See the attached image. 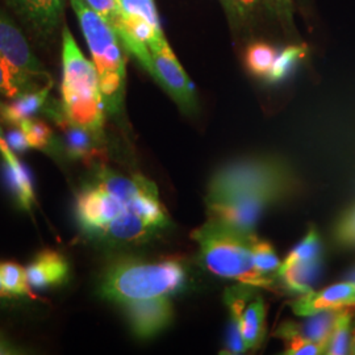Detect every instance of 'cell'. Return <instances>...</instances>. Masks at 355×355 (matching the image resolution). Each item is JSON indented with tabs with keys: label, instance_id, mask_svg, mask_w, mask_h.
I'll use <instances>...</instances> for the list:
<instances>
[{
	"label": "cell",
	"instance_id": "12",
	"mask_svg": "<svg viewBox=\"0 0 355 355\" xmlns=\"http://www.w3.org/2000/svg\"><path fill=\"white\" fill-rule=\"evenodd\" d=\"M38 37H51L60 26L64 10V0H7Z\"/></svg>",
	"mask_w": 355,
	"mask_h": 355
},
{
	"label": "cell",
	"instance_id": "29",
	"mask_svg": "<svg viewBox=\"0 0 355 355\" xmlns=\"http://www.w3.org/2000/svg\"><path fill=\"white\" fill-rule=\"evenodd\" d=\"M334 239L345 248H355V204L338 218L334 228Z\"/></svg>",
	"mask_w": 355,
	"mask_h": 355
},
{
	"label": "cell",
	"instance_id": "27",
	"mask_svg": "<svg viewBox=\"0 0 355 355\" xmlns=\"http://www.w3.org/2000/svg\"><path fill=\"white\" fill-rule=\"evenodd\" d=\"M254 263L258 271L268 278L274 277L280 267V261L274 248L266 241L257 237L254 242Z\"/></svg>",
	"mask_w": 355,
	"mask_h": 355
},
{
	"label": "cell",
	"instance_id": "7",
	"mask_svg": "<svg viewBox=\"0 0 355 355\" xmlns=\"http://www.w3.org/2000/svg\"><path fill=\"white\" fill-rule=\"evenodd\" d=\"M150 64L148 71L167 91V94L186 111L196 107L195 89L190 78L178 62L175 54L168 46L166 38L158 40L149 48Z\"/></svg>",
	"mask_w": 355,
	"mask_h": 355
},
{
	"label": "cell",
	"instance_id": "21",
	"mask_svg": "<svg viewBox=\"0 0 355 355\" xmlns=\"http://www.w3.org/2000/svg\"><path fill=\"white\" fill-rule=\"evenodd\" d=\"M318 259H322V243L318 230L311 228L304 239L292 249L290 254L286 257V259L280 263L279 270H284L296 263L311 262Z\"/></svg>",
	"mask_w": 355,
	"mask_h": 355
},
{
	"label": "cell",
	"instance_id": "20",
	"mask_svg": "<svg viewBox=\"0 0 355 355\" xmlns=\"http://www.w3.org/2000/svg\"><path fill=\"white\" fill-rule=\"evenodd\" d=\"M355 316V306L343 308L334 321V327L327 345L325 354L345 355L350 354V341H352V328L353 318Z\"/></svg>",
	"mask_w": 355,
	"mask_h": 355
},
{
	"label": "cell",
	"instance_id": "8",
	"mask_svg": "<svg viewBox=\"0 0 355 355\" xmlns=\"http://www.w3.org/2000/svg\"><path fill=\"white\" fill-rule=\"evenodd\" d=\"M245 290H230L225 295L229 312L239 321L242 340L248 350L258 349L266 334V308L261 296Z\"/></svg>",
	"mask_w": 355,
	"mask_h": 355
},
{
	"label": "cell",
	"instance_id": "11",
	"mask_svg": "<svg viewBox=\"0 0 355 355\" xmlns=\"http://www.w3.org/2000/svg\"><path fill=\"white\" fill-rule=\"evenodd\" d=\"M349 306H355V284L347 280L320 291L303 293L291 303L292 312L300 318L322 311H341Z\"/></svg>",
	"mask_w": 355,
	"mask_h": 355
},
{
	"label": "cell",
	"instance_id": "23",
	"mask_svg": "<svg viewBox=\"0 0 355 355\" xmlns=\"http://www.w3.org/2000/svg\"><path fill=\"white\" fill-rule=\"evenodd\" d=\"M277 54V51L266 42H254L246 49L245 64L254 76L266 78L275 61Z\"/></svg>",
	"mask_w": 355,
	"mask_h": 355
},
{
	"label": "cell",
	"instance_id": "18",
	"mask_svg": "<svg viewBox=\"0 0 355 355\" xmlns=\"http://www.w3.org/2000/svg\"><path fill=\"white\" fill-rule=\"evenodd\" d=\"M4 177L19 207L24 211H32L36 200L29 170L21 162H17L16 165L4 162Z\"/></svg>",
	"mask_w": 355,
	"mask_h": 355
},
{
	"label": "cell",
	"instance_id": "16",
	"mask_svg": "<svg viewBox=\"0 0 355 355\" xmlns=\"http://www.w3.org/2000/svg\"><path fill=\"white\" fill-rule=\"evenodd\" d=\"M338 312L340 311H322L315 315L306 316V320L300 324L288 321L282 324V327L304 337L306 340H311L313 343L325 346V350H327V345L329 341L330 334Z\"/></svg>",
	"mask_w": 355,
	"mask_h": 355
},
{
	"label": "cell",
	"instance_id": "33",
	"mask_svg": "<svg viewBox=\"0 0 355 355\" xmlns=\"http://www.w3.org/2000/svg\"><path fill=\"white\" fill-rule=\"evenodd\" d=\"M0 155L3 157V161L8 165H16L19 162V159L13 154L12 149L8 146L6 137L3 136L1 128H0Z\"/></svg>",
	"mask_w": 355,
	"mask_h": 355
},
{
	"label": "cell",
	"instance_id": "36",
	"mask_svg": "<svg viewBox=\"0 0 355 355\" xmlns=\"http://www.w3.org/2000/svg\"><path fill=\"white\" fill-rule=\"evenodd\" d=\"M346 280H347V282H352V283H354L355 284V267L353 270H350V272H349L347 277H346Z\"/></svg>",
	"mask_w": 355,
	"mask_h": 355
},
{
	"label": "cell",
	"instance_id": "9",
	"mask_svg": "<svg viewBox=\"0 0 355 355\" xmlns=\"http://www.w3.org/2000/svg\"><path fill=\"white\" fill-rule=\"evenodd\" d=\"M0 54L26 76L36 80H51L21 29L3 10H0Z\"/></svg>",
	"mask_w": 355,
	"mask_h": 355
},
{
	"label": "cell",
	"instance_id": "22",
	"mask_svg": "<svg viewBox=\"0 0 355 355\" xmlns=\"http://www.w3.org/2000/svg\"><path fill=\"white\" fill-rule=\"evenodd\" d=\"M306 54L305 45H293L280 51L275 57V61L266 79L271 83H278L292 74L295 67L304 58Z\"/></svg>",
	"mask_w": 355,
	"mask_h": 355
},
{
	"label": "cell",
	"instance_id": "15",
	"mask_svg": "<svg viewBox=\"0 0 355 355\" xmlns=\"http://www.w3.org/2000/svg\"><path fill=\"white\" fill-rule=\"evenodd\" d=\"M53 82H48L42 89L40 87L33 91L15 98V101L8 104H0V114L3 119L13 127H19L21 121L31 119L44 107L49 96Z\"/></svg>",
	"mask_w": 355,
	"mask_h": 355
},
{
	"label": "cell",
	"instance_id": "6",
	"mask_svg": "<svg viewBox=\"0 0 355 355\" xmlns=\"http://www.w3.org/2000/svg\"><path fill=\"white\" fill-rule=\"evenodd\" d=\"M94 64L98 70L105 108L116 112L120 108L125 83V61L112 26L92 11L83 0H70Z\"/></svg>",
	"mask_w": 355,
	"mask_h": 355
},
{
	"label": "cell",
	"instance_id": "26",
	"mask_svg": "<svg viewBox=\"0 0 355 355\" xmlns=\"http://www.w3.org/2000/svg\"><path fill=\"white\" fill-rule=\"evenodd\" d=\"M19 128L26 135L31 148L37 150H48L53 145V132L48 124L37 119H26L20 123Z\"/></svg>",
	"mask_w": 355,
	"mask_h": 355
},
{
	"label": "cell",
	"instance_id": "4",
	"mask_svg": "<svg viewBox=\"0 0 355 355\" xmlns=\"http://www.w3.org/2000/svg\"><path fill=\"white\" fill-rule=\"evenodd\" d=\"M62 114L74 125L102 135L105 103L98 70L83 55L70 29L62 32Z\"/></svg>",
	"mask_w": 355,
	"mask_h": 355
},
{
	"label": "cell",
	"instance_id": "5",
	"mask_svg": "<svg viewBox=\"0 0 355 355\" xmlns=\"http://www.w3.org/2000/svg\"><path fill=\"white\" fill-rule=\"evenodd\" d=\"M290 170L274 159H246L218 170L209 182L205 203L230 199L280 202L292 191Z\"/></svg>",
	"mask_w": 355,
	"mask_h": 355
},
{
	"label": "cell",
	"instance_id": "13",
	"mask_svg": "<svg viewBox=\"0 0 355 355\" xmlns=\"http://www.w3.org/2000/svg\"><path fill=\"white\" fill-rule=\"evenodd\" d=\"M26 270L28 284L32 290L61 287L70 278L69 262L55 250H42Z\"/></svg>",
	"mask_w": 355,
	"mask_h": 355
},
{
	"label": "cell",
	"instance_id": "37",
	"mask_svg": "<svg viewBox=\"0 0 355 355\" xmlns=\"http://www.w3.org/2000/svg\"><path fill=\"white\" fill-rule=\"evenodd\" d=\"M240 3L243 6H252L254 3V0H240Z\"/></svg>",
	"mask_w": 355,
	"mask_h": 355
},
{
	"label": "cell",
	"instance_id": "34",
	"mask_svg": "<svg viewBox=\"0 0 355 355\" xmlns=\"http://www.w3.org/2000/svg\"><path fill=\"white\" fill-rule=\"evenodd\" d=\"M16 302H19V297L13 296L10 292L4 288V286L0 282V308L1 306H11Z\"/></svg>",
	"mask_w": 355,
	"mask_h": 355
},
{
	"label": "cell",
	"instance_id": "35",
	"mask_svg": "<svg viewBox=\"0 0 355 355\" xmlns=\"http://www.w3.org/2000/svg\"><path fill=\"white\" fill-rule=\"evenodd\" d=\"M350 354L355 355V321L352 328V341H350Z\"/></svg>",
	"mask_w": 355,
	"mask_h": 355
},
{
	"label": "cell",
	"instance_id": "32",
	"mask_svg": "<svg viewBox=\"0 0 355 355\" xmlns=\"http://www.w3.org/2000/svg\"><path fill=\"white\" fill-rule=\"evenodd\" d=\"M24 353L26 352H23L21 347L15 345L8 337H6L0 331V355L24 354Z\"/></svg>",
	"mask_w": 355,
	"mask_h": 355
},
{
	"label": "cell",
	"instance_id": "3",
	"mask_svg": "<svg viewBox=\"0 0 355 355\" xmlns=\"http://www.w3.org/2000/svg\"><path fill=\"white\" fill-rule=\"evenodd\" d=\"M192 239L199 245L200 262L209 272L250 287L267 288L272 284V278L261 274L254 263V232L208 218L192 233Z\"/></svg>",
	"mask_w": 355,
	"mask_h": 355
},
{
	"label": "cell",
	"instance_id": "19",
	"mask_svg": "<svg viewBox=\"0 0 355 355\" xmlns=\"http://www.w3.org/2000/svg\"><path fill=\"white\" fill-rule=\"evenodd\" d=\"M40 89L36 79L26 76L0 54V95L15 99L28 91Z\"/></svg>",
	"mask_w": 355,
	"mask_h": 355
},
{
	"label": "cell",
	"instance_id": "28",
	"mask_svg": "<svg viewBox=\"0 0 355 355\" xmlns=\"http://www.w3.org/2000/svg\"><path fill=\"white\" fill-rule=\"evenodd\" d=\"M121 12L124 15L140 16L157 28H161L154 0H119Z\"/></svg>",
	"mask_w": 355,
	"mask_h": 355
},
{
	"label": "cell",
	"instance_id": "2",
	"mask_svg": "<svg viewBox=\"0 0 355 355\" xmlns=\"http://www.w3.org/2000/svg\"><path fill=\"white\" fill-rule=\"evenodd\" d=\"M186 283V267L178 259L120 258L104 270L99 295L121 306L148 299L171 297L183 290Z\"/></svg>",
	"mask_w": 355,
	"mask_h": 355
},
{
	"label": "cell",
	"instance_id": "10",
	"mask_svg": "<svg viewBox=\"0 0 355 355\" xmlns=\"http://www.w3.org/2000/svg\"><path fill=\"white\" fill-rule=\"evenodd\" d=\"M133 334L149 340L165 330L174 316L171 297H157L121 305Z\"/></svg>",
	"mask_w": 355,
	"mask_h": 355
},
{
	"label": "cell",
	"instance_id": "17",
	"mask_svg": "<svg viewBox=\"0 0 355 355\" xmlns=\"http://www.w3.org/2000/svg\"><path fill=\"white\" fill-rule=\"evenodd\" d=\"M321 268L322 259H318L311 262L296 263L284 270H279L277 275L282 279L283 286L288 291L303 295L313 290V286L318 283L321 275Z\"/></svg>",
	"mask_w": 355,
	"mask_h": 355
},
{
	"label": "cell",
	"instance_id": "24",
	"mask_svg": "<svg viewBox=\"0 0 355 355\" xmlns=\"http://www.w3.org/2000/svg\"><path fill=\"white\" fill-rule=\"evenodd\" d=\"M0 282L16 297H32L26 270L15 262H0Z\"/></svg>",
	"mask_w": 355,
	"mask_h": 355
},
{
	"label": "cell",
	"instance_id": "14",
	"mask_svg": "<svg viewBox=\"0 0 355 355\" xmlns=\"http://www.w3.org/2000/svg\"><path fill=\"white\" fill-rule=\"evenodd\" d=\"M54 119L57 120L58 125L64 132L62 148L64 153L79 161H94L102 153L101 148V137L102 135L95 133L86 128L78 127L71 124L64 114L62 110L58 114H54Z\"/></svg>",
	"mask_w": 355,
	"mask_h": 355
},
{
	"label": "cell",
	"instance_id": "25",
	"mask_svg": "<svg viewBox=\"0 0 355 355\" xmlns=\"http://www.w3.org/2000/svg\"><path fill=\"white\" fill-rule=\"evenodd\" d=\"M274 336L282 338L286 343L284 354L287 355H316L325 354V346L290 331L280 325Z\"/></svg>",
	"mask_w": 355,
	"mask_h": 355
},
{
	"label": "cell",
	"instance_id": "31",
	"mask_svg": "<svg viewBox=\"0 0 355 355\" xmlns=\"http://www.w3.org/2000/svg\"><path fill=\"white\" fill-rule=\"evenodd\" d=\"M6 141L8 146L12 149V152L23 153L26 152L28 148H31L26 141V135L19 127L8 130V133L6 135Z\"/></svg>",
	"mask_w": 355,
	"mask_h": 355
},
{
	"label": "cell",
	"instance_id": "30",
	"mask_svg": "<svg viewBox=\"0 0 355 355\" xmlns=\"http://www.w3.org/2000/svg\"><path fill=\"white\" fill-rule=\"evenodd\" d=\"M92 11L102 16L103 19L112 26L114 32L121 24L123 12L119 0H83Z\"/></svg>",
	"mask_w": 355,
	"mask_h": 355
},
{
	"label": "cell",
	"instance_id": "1",
	"mask_svg": "<svg viewBox=\"0 0 355 355\" xmlns=\"http://www.w3.org/2000/svg\"><path fill=\"white\" fill-rule=\"evenodd\" d=\"M76 218L85 236L112 246L150 241L170 227L152 180L107 167H101L78 192Z\"/></svg>",
	"mask_w": 355,
	"mask_h": 355
}]
</instances>
